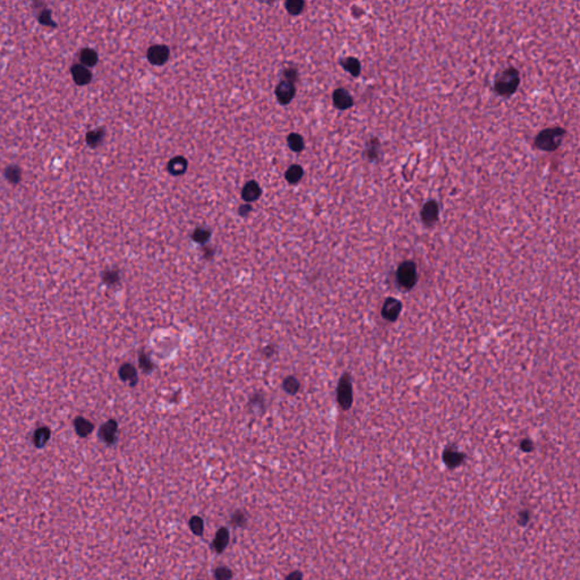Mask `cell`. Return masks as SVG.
Returning <instances> with one entry per match:
<instances>
[{
    "mask_svg": "<svg viewBox=\"0 0 580 580\" xmlns=\"http://www.w3.org/2000/svg\"><path fill=\"white\" fill-rule=\"evenodd\" d=\"M519 82V71L516 68H508L500 75H497L495 83H494V87H495L497 93L508 97V95L513 94L516 92Z\"/></svg>",
    "mask_w": 580,
    "mask_h": 580,
    "instance_id": "cell-1",
    "label": "cell"
},
{
    "mask_svg": "<svg viewBox=\"0 0 580 580\" xmlns=\"http://www.w3.org/2000/svg\"><path fill=\"white\" fill-rule=\"evenodd\" d=\"M564 134V129L560 127L547 128L540 133L535 141V145L543 151H554L561 145Z\"/></svg>",
    "mask_w": 580,
    "mask_h": 580,
    "instance_id": "cell-2",
    "label": "cell"
},
{
    "mask_svg": "<svg viewBox=\"0 0 580 580\" xmlns=\"http://www.w3.org/2000/svg\"><path fill=\"white\" fill-rule=\"evenodd\" d=\"M397 279L399 285L406 289L411 288L416 284L417 273H416L415 264L411 262H405L398 269Z\"/></svg>",
    "mask_w": 580,
    "mask_h": 580,
    "instance_id": "cell-3",
    "label": "cell"
},
{
    "mask_svg": "<svg viewBox=\"0 0 580 580\" xmlns=\"http://www.w3.org/2000/svg\"><path fill=\"white\" fill-rule=\"evenodd\" d=\"M338 400L343 409L350 407L351 401H353V389H351V382L348 375H344L341 378L339 388H338Z\"/></svg>",
    "mask_w": 580,
    "mask_h": 580,
    "instance_id": "cell-4",
    "label": "cell"
},
{
    "mask_svg": "<svg viewBox=\"0 0 580 580\" xmlns=\"http://www.w3.org/2000/svg\"><path fill=\"white\" fill-rule=\"evenodd\" d=\"M148 59L153 65H163L169 59V49L162 44H155L149 49Z\"/></svg>",
    "mask_w": 580,
    "mask_h": 580,
    "instance_id": "cell-5",
    "label": "cell"
},
{
    "mask_svg": "<svg viewBox=\"0 0 580 580\" xmlns=\"http://www.w3.org/2000/svg\"><path fill=\"white\" fill-rule=\"evenodd\" d=\"M295 85L293 83H290L287 81H282L279 83V85L275 88V93H277L278 100L281 103H289L292 100L293 95H295Z\"/></svg>",
    "mask_w": 580,
    "mask_h": 580,
    "instance_id": "cell-6",
    "label": "cell"
},
{
    "mask_svg": "<svg viewBox=\"0 0 580 580\" xmlns=\"http://www.w3.org/2000/svg\"><path fill=\"white\" fill-rule=\"evenodd\" d=\"M117 423L115 421H109L105 423V424L102 425L99 435H100V438L103 440L107 444H112V443H115L116 440H117Z\"/></svg>",
    "mask_w": 580,
    "mask_h": 580,
    "instance_id": "cell-7",
    "label": "cell"
},
{
    "mask_svg": "<svg viewBox=\"0 0 580 580\" xmlns=\"http://www.w3.org/2000/svg\"><path fill=\"white\" fill-rule=\"evenodd\" d=\"M333 103L338 109L344 110V109L350 108L351 105H353L354 101L351 95L349 94V92L343 90V88H339V90L334 91L333 93Z\"/></svg>",
    "mask_w": 580,
    "mask_h": 580,
    "instance_id": "cell-8",
    "label": "cell"
},
{
    "mask_svg": "<svg viewBox=\"0 0 580 580\" xmlns=\"http://www.w3.org/2000/svg\"><path fill=\"white\" fill-rule=\"evenodd\" d=\"M439 205L435 201H428L423 207L422 218L426 224H433L438 220Z\"/></svg>",
    "mask_w": 580,
    "mask_h": 580,
    "instance_id": "cell-9",
    "label": "cell"
},
{
    "mask_svg": "<svg viewBox=\"0 0 580 580\" xmlns=\"http://www.w3.org/2000/svg\"><path fill=\"white\" fill-rule=\"evenodd\" d=\"M400 309H401L400 302H398V300L394 298H390L385 302L383 309H382V313H383V316L387 320H395L398 317L399 313H400Z\"/></svg>",
    "mask_w": 580,
    "mask_h": 580,
    "instance_id": "cell-10",
    "label": "cell"
},
{
    "mask_svg": "<svg viewBox=\"0 0 580 580\" xmlns=\"http://www.w3.org/2000/svg\"><path fill=\"white\" fill-rule=\"evenodd\" d=\"M241 196L246 202H254L261 196V187L255 182L247 183L244 187Z\"/></svg>",
    "mask_w": 580,
    "mask_h": 580,
    "instance_id": "cell-11",
    "label": "cell"
},
{
    "mask_svg": "<svg viewBox=\"0 0 580 580\" xmlns=\"http://www.w3.org/2000/svg\"><path fill=\"white\" fill-rule=\"evenodd\" d=\"M187 169V160L183 156H176L172 160H170L168 163V170L171 175L179 176L183 175Z\"/></svg>",
    "mask_w": 580,
    "mask_h": 580,
    "instance_id": "cell-12",
    "label": "cell"
},
{
    "mask_svg": "<svg viewBox=\"0 0 580 580\" xmlns=\"http://www.w3.org/2000/svg\"><path fill=\"white\" fill-rule=\"evenodd\" d=\"M74 426H75V429H76L77 434L80 436H83V438H85V436H87L90 433H92V431H93V428H94L93 424L83 417H77L76 419H75Z\"/></svg>",
    "mask_w": 580,
    "mask_h": 580,
    "instance_id": "cell-13",
    "label": "cell"
},
{
    "mask_svg": "<svg viewBox=\"0 0 580 580\" xmlns=\"http://www.w3.org/2000/svg\"><path fill=\"white\" fill-rule=\"evenodd\" d=\"M50 435H51V432L48 427H41L39 429H36L35 433H34V436H33L34 445H35L36 448H42V446L47 444L48 440L50 439Z\"/></svg>",
    "mask_w": 580,
    "mask_h": 580,
    "instance_id": "cell-14",
    "label": "cell"
},
{
    "mask_svg": "<svg viewBox=\"0 0 580 580\" xmlns=\"http://www.w3.org/2000/svg\"><path fill=\"white\" fill-rule=\"evenodd\" d=\"M73 75L75 81H76L78 84H86L91 80V73L84 66H82V65L74 66Z\"/></svg>",
    "mask_w": 580,
    "mask_h": 580,
    "instance_id": "cell-15",
    "label": "cell"
},
{
    "mask_svg": "<svg viewBox=\"0 0 580 580\" xmlns=\"http://www.w3.org/2000/svg\"><path fill=\"white\" fill-rule=\"evenodd\" d=\"M119 375H120L121 380L129 381L132 385H134L136 381H137V373H136V370L129 364L122 365L120 370H119Z\"/></svg>",
    "mask_w": 580,
    "mask_h": 580,
    "instance_id": "cell-16",
    "label": "cell"
},
{
    "mask_svg": "<svg viewBox=\"0 0 580 580\" xmlns=\"http://www.w3.org/2000/svg\"><path fill=\"white\" fill-rule=\"evenodd\" d=\"M228 540H229V533H228V530L226 529V528H221V529L218 531L216 540H214V542H213L214 550H216L217 552H222L224 550V547L227 546Z\"/></svg>",
    "mask_w": 580,
    "mask_h": 580,
    "instance_id": "cell-17",
    "label": "cell"
},
{
    "mask_svg": "<svg viewBox=\"0 0 580 580\" xmlns=\"http://www.w3.org/2000/svg\"><path fill=\"white\" fill-rule=\"evenodd\" d=\"M444 461L450 467H456L462 462L463 456L462 453L457 451V450H446L444 452Z\"/></svg>",
    "mask_w": 580,
    "mask_h": 580,
    "instance_id": "cell-18",
    "label": "cell"
},
{
    "mask_svg": "<svg viewBox=\"0 0 580 580\" xmlns=\"http://www.w3.org/2000/svg\"><path fill=\"white\" fill-rule=\"evenodd\" d=\"M341 65H342L344 69H346L347 71H349L351 75H354V76H357V75L359 74L360 63L356 59V58L348 57L344 60L341 61Z\"/></svg>",
    "mask_w": 580,
    "mask_h": 580,
    "instance_id": "cell-19",
    "label": "cell"
},
{
    "mask_svg": "<svg viewBox=\"0 0 580 580\" xmlns=\"http://www.w3.org/2000/svg\"><path fill=\"white\" fill-rule=\"evenodd\" d=\"M303 168L300 166H291L286 172V179L290 184H297L303 177Z\"/></svg>",
    "mask_w": 580,
    "mask_h": 580,
    "instance_id": "cell-20",
    "label": "cell"
},
{
    "mask_svg": "<svg viewBox=\"0 0 580 580\" xmlns=\"http://www.w3.org/2000/svg\"><path fill=\"white\" fill-rule=\"evenodd\" d=\"M289 148L295 152H300L304 149V139L299 134H290L288 137Z\"/></svg>",
    "mask_w": 580,
    "mask_h": 580,
    "instance_id": "cell-21",
    "label": "cell"
},
{
    "mask_svg": "<svg viewBox=\"0 0 580 580\" xmlns=\"http://www.w3.org/2000/svg\"><path fill=\"white\" fill-rule=\"evenodd\" d=\"M81 60H82V63H83L84 65H86V66H93V65H95V63L98 61L97 52L91 49H85L82 51V53H81Z\"/></svg>",
    "mask_w": 580,
    "mask_h": 580,
    "instance_id": "cell-22",
    "label": "cell"
},
{
    "mask_svg": "<svg viewBox=\"0 0 580 580\" xmlns=\"http://www.w3.org/2000/svg\"><path fill=\"white\" fill-rule=\"evenodd\" d=\"M304 6H305V3L300 1V0H290V1L286 3V8L291 15H298L299 13H302Z\"/></svg>",
    "mask_w": 580,
    "mask_h": 580,
    "instance_id": "cell-23",
    "label": "cell"
},
{
    "mask_svg": "<svg viewBox=\"0 0 580 580\" xmlns=\"http://www.w3.org/2000/svg\"><path fill=\"white\" fill-rule=\"evenodd\" d=\"M211 236L210 231L206 230V229H203V228H200V229H196L194 231L193 234V239L197 241V243H204V241H206L209 239Z\"/></svg>",
    "mask_w": 580,
    "mask_h": 580,
    "instance_id": "cell-24",
    "label": "cell"
},
{
    "mask_svg": "<svg viewBox=\"0 0 580 580\" xmlns=\"http://www.w3.org/2000/svg\"><path fill=\"white\" fill-rule=\"evenodd\" d=\"M284 387H285V390L289 392V393H295V392L298 391L299 383L295 377H288L285 380Z\"/></svg>",
    "mask_w": 580,
    "mask_h": 580,
    "instance_id": "cell-25",
    "label": "cell"
},
{
    "mask_svg": "<svg viewBox=\"0 0 580 580\" xmlns=\"http://www.w3.org/2000/svg\"><path fill=\"white\" fill-rule=\"evenodd\" d=\"M190 528H192L193 533H195L196 535H201L203 531V520L201 519L200 517H194L192 518V520H190Z\"/></svg>",
    "mask_w": 580,
    "mask_h": 580,
    "instance_id": "cell-26",
    "label": "cell"
},
{
    "mask_svg": "<svg viewBox=\"0 0 580 580\" xmlns=\"http://www.w3.org/2000/svg\"><path fill=\"white\" fill-rule=\"evenodd\" d=\"M119 280V274L117 271H107L103 274V281L108 285H114Z\"/></svg>",
    "mask_w": 580,
    "mask_h": 580,
    "instance_id": "cell-27",
    "label": "cell"
},
{
    "mask_svg": "<svg viewBox=\"0 0 580 580\" xmlns=\"http://www.w3.org/2000/svg\"><path fill=\"white\" fill-rule=\"evenodd\" d=\"M231 576H233V574L228 568H218L216 571L217 580H229Z\"/></svg>",
    "mask_w": 580,
    "mask_h": 580,
    "instance_id": "cell-28",
    "label": "cell"
},
{
    "mask_svg": "<svg viewBox=\"0 0 580 580\" xmlns=\"http://www.w3.org/2000/svg\"><path fill=\"white\" fill-rule=\"evenodd\" d=\"M101 138H102V131L92 132L87 136V142L90 143V144H92V145H95V144H98L99 142H100Z\"/></svg>",
    "mask_w": 580,
    "mask_h": 580,
    "instance_id": "cell-29",
    "label": "cell"
},
{
    "mask_svg": "<svg viewBox=\"0 0 580 580\" xmlns=\"http://www.w3.org/2000/svg\"><path fill=\"white\" fill-rule=\"evenodd\" d=\"M139 363H141L142 367H143V370H145V371H150V370H151V368H152V367H151V366H152L151 361H150L149 358H148V357H145L144 355H142V356L139 357Z\"/></svg>",
    "mask_w": 580,
    "mask_h": 580,
    "instance_id": "cell-30",
    "label": "cell"
},
{
    "mask_svg": "<svg viewBox=\"0 0 580 580\" xmlns=\"http://www.w3.org/2000/svg\"><path fill=\"white\" fill-rule=\"evenodd\" d=\"M233 521H234V524H235V525H237V526H241V525H243V524L245 523V517H244V514L241 513L240 511H238V512H236V513L234 514Z\"/></svg>",
    "mask_w": 580,
    "mask_h": 580,
    "instance_id": "cell-31",
    "label": "cell"
},
{
    "mask_svg": "<svg viewBox=\"0 0 580 580\" xmlns=\"http://www.w3.org/2000/svg\"><path fill=\"white\" fill-rule=\"evenodd\" d=\"M296 75H297V73H296L295 69H288V70H286L285 71V76H286V80L285 81H287V82H290V83H292L293 80H295Z\"/></svg>",
    "mask_w": 580,
    "mask_h": 580,
    "instance_id": "cell-32",
    "label": "cell"
},
{
    "mask_svg": "<svg viewBox=\"0 0 580 580\" xmlns=\"http://www.w3.org/2000/svg\"><path fill=\"white\" fill-rule=\"evenodd\" d=\"M521 449L525 450V451H530V450L533 449V443H531L529 440H526V441H524L523 444H521Z\"/></svg>",
    "mask_w": 580,
    "mask_h": 580,
    "instance_id": "cell-33",
    "label": "cell"
},
{
    "mask_svg": "<svg viewBox=\"0 0 580 580\" xmlns=\"http://www.w3.org/2000/svg\"><path fill=\"white\" fill-rule=\"evenodd\" d=\"M286 580H302V574L298 571H295L292 572V574H290Z\"/></svg>",
    "mask_w": 580,
    "mask_h": 580,
    "instance_id": "cell-34",
    "label": "cell"
}]
</instances>
